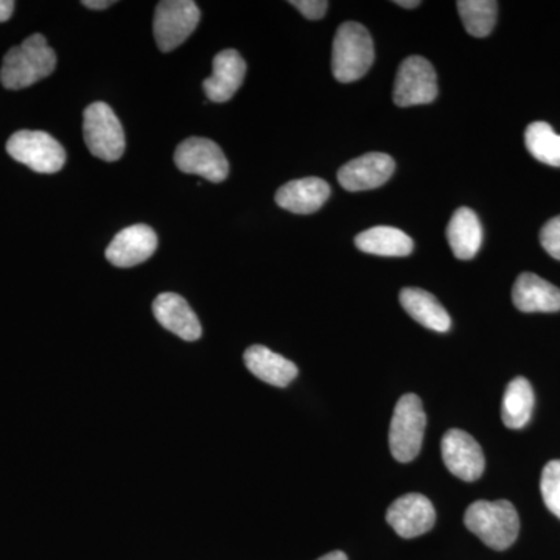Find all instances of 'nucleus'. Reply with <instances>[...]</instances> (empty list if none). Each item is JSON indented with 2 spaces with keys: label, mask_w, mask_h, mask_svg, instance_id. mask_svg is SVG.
Returning a JSON list of instances; mask_svg holds the SVG:
<instances>
[{
  "label": "nucleus",
  "mask_w": 560,
  "mask_h": 560,
  "mask_svg": "<svg viewBox=\"0 0 560 560\" xmlns=\"http://www.w3.org/2000/svg\"><path fill=\"white\" fill-rule=\"evenodd\" d=\"M534 410V390L526 378H514L508 385L501 407L504 425L511 430H521L529 422Z\"/></svg>",
  "instance_id": "nucleus-22"
},
{
  "label": "nucleus",
  "mask_w": 560,
  "mask_h": 560,
  "mask_svg": "<svg viewBox=\"0 0 560 560\" xmlns=\"http://www.w3.org/2000/svg\"><path fill=\"white\" fill-rule=\"evenodd\" d=\"M540 243L551 257L560 260V215L555 217L541 228Z\"/></svg>",
  "instance_id": "nucleus-26"
},
{
  "label": "nucleus",
  "mask_w": 560,
  "mask_h": 560,
  "mask_svg": "<svg viewBox=\"0 0 560 560\" xmlns=\"http://www.w3.org/2000/svg\"><path fill=\"white\" fill-rule=\"evenodd\" d=\"M316 560H349L348 556L342 551H331L329 555L320 556L319 559Z\"/></svg>",
  "instance_id": "nucleus-30"
},
{
  "label": "nucleus",
  "mask_w": 560,
  "mask_h": 560,
  "mask_svg": "<svg viewBox=\"0 0 560 560\" xmlns=\"http://www.w3.org/2000/svg\"><path fill=\"white\" fill-rule=\"evenodd\" d=\"M7 151L13 160L27 165L33 172L50 175L60 172L66 164V151L61 143L44 131L14 132L7 142Z\"/></svg>",
  "instance_id": "nucleus-6"
},
{
  "label": "nucleus",
  "mask_w": 560,
  "mask_h": 560,
  "mask_svg": "<svg viewBox=\"0 0 560 560\" xmlns=\"http://www.w3.org/2000/svg\"><path fill=\"white\" fill-rule=\"evenodd\" d=\"M357 248L366 254L382 257H407L415 249V243L404 231L390 226H375L355 237Z\"/></svg>",
  "instance_id": "nucleus-21"
},
{
  "label": "nucleus",
  "mask_w": 560,
  "mask_h": 560,
  "mask_svg": "<svg viewBox=\"0 0 560 560\" xmlns=\"http://www.w3.org/2000/svg\"><path fill=\"white\" fill-rule=\"evenodd\" d=\"M427 416L416 394H405L397 401L389 427V448L399 463H410L419 455L425 434Z\"/></svg>",
  "instance_id": "nucleus-4"
},
{
  "label": "nucleus",
  "mask_w": 560,
  "mask_h": 560,
  "mask_svg": "<svg viewBox=\"0 0 560 560\" xmlns=\"http://www.w3.org/2000/svg\"><path fill=\"white\" fill-rule=\"evenodd\" d=\"M201 11L194 0H162L154 13V39L161 51L179 47L200 24Z\"/></svg>",
  "instance_id": "nucleus-7"
},
{
  "label": "nucleus",
  "mask_w": 560,
  "mask_h": 560,
  "mask_svg": "<svg viewBox=\"0 0 560 560\" xmlns=\"http://www.w3.org/2000/svg\"><path fill=\"white\" fill-rule=\"evenodd\" d=\"M400 304L412 319L427 329L442 334L452 327L451 315L429 291L404 289L400 291Z\"/></svg>",
  "instance_id": "nucleus-20"
},
{
  "label": "nucleus",
  "mask_w": 560,
  "mask_h": 560,
  "mask_svg": "<svg viewBox=\"0 0 560 560\" xmlns=\"http://www.w3.org/2000/svg\"><path fill=\"white\" fill-rule=\"evenodd\" d=\"M456 7L464 27L475 38H485L495 27L499 3L493 0H459Z\"/></svg>",
  "instance_id": "nucleus-23"
},
{
  "label": "nucleus",
  "mask_w": 560,
  "mask_h": 560,
  "mask_svg": "<svg viewBox=\"0 0 560 560\" xmlns=\"http://www.w3.org/2000/svg\"><path fill=\"white\" fill-rule=\"evenodd\" d=\"M81 3L90 10H106L116 2L113 0H83Z\"/></svg>",
  "instance_id": "nucleus-29"
},
{
  "label": "nucleus",
  "mask_w": 560,
  "mask_h": 560,
  "mask_svg": "<svg viewBox=\"0 0 560 560\" xmlns=\"http://www.w3.org/2000/svg\"><path fill=\"white\" fill-rule=\"evenodd\" d=\"M245 364L259 381L278 388H285L298 377V366L293 361L265 346H250L245 352Z\"/></svg>",
  "instance_id": "nucleus-18"
},
{
  "label": "nucleus",
  "mask_w": 560,
  "mask_h": 560,
  "mask_svg": "<svg viewBox=\"0 0 560 560\" xmlns=\"http://www.w3.org/2000/svg\"><path fill=\"white\" fill-rule=\"evenodd\" d=\"M330 197V186L320 178H302L287 183L276 194L279 208L308 215L318 212Z\"/></svg>",
  "instance_id": "nucleus-16"
},
{
  "label": "nucleus",
  "mask_w": 560,
  "mask_h": 560,
  "mask_svg": "<svg viewBox=\"0 0 560 560\" xmlns=\"http://www.w3.org/2000/svg\"><path fill=\"white\" fill-rule=\"evenodd\" d=\"M83 136L88 149L98 160L114 162L124 156V127L106 103L95 102L84 109Z\"/></svg>",
  "instance_id": "nucleus-5"
},
{
  "label": "nucleus",
  "mask_w": 560,
  "mask_h": 560,
  "mask_svg": "<svg viewBox=\"0 0 560 560\" xmlns=\"http://www.w3.org/2000/svg\"><path fill=\"white\" fill-rule=\"evenodd\" d=\"M154 318L164 329L172 331L184 341L200 340V319L191 311L189 302L176 293H162L153 302Z\"/></svg>",
  "instance_id": "nucleus-15"
},
{
  "label": "nucleus",
  "mask_w": 560,
  "mask_h": 560,
  "mask_svg": "<svg viewBox=\"0 0 560 560\" xmlns=\"http://www.w3.org/2000/svg\"><path fill=\"white\" fill-rule=\"evenodd\" d=\"M515 307L525 313H555L560 311V290L533 272H523L512 289Z\"/></svg>",
  "instance_id": "nucleus-17"
},
{
  "label": "nucleus",
  "mask_w": 560,
  "mask_h": 560,
  "mask_svg": "<svg viewBox=\"0 0 560 560\" xmlns=\"http://www.w3.org/2000/svg\"><path fill=\"white\" fill-rule=\"evenodd\" d=\"M540 490L548 510L560 518V459L551 460L545 466Z\"/></svg>",
  "instance_id": "nucleus-25"
},
{
  "label": "nucleus",
  "mask_w": 560,
  "mask_h": 560,
  "mask_svg": "<svg viewBox=\"0 0 560 560\" xmlns=\"http://www.w3.org/2000/svg\"><path fill=\"white\" fill-rule=\"evenodd\" d=\"M441 451L445 466L459 480L477 481L485 471V453L480 444L466 431H447L442 438Z\"/></svg>",
  "instance_id": "nucleus-10"
},
{
  "label": "nucleus",
  "mask_w": 560,
  "mask_h": 560,
  "mask_svg": "<svg viewBox=\"0 0 560 560\" xmlns=\"http://www.w3.org/2000/svg\"><path fill=\"white\" fill-rule=\"evenodd\" d=\"M526 149L541 164L560 167V136L547 121H534L525 131Z\"/></svg>",
  "instance_id": "nucleus-24"
},
{
  "label": "nucleus",
  "mask_w": 560,
  "mask_h": 560,
  "mask_svg": "<svg viewBox=\"0 0 560 560\" xmlns=\"http://www.w3.org/2000/svg\"><path fill=\"white\" fill-rule=\"evenodd\" d=\"M246 75V62L237 50H223L213 58V73L205 80L206 97L213 103L230 102L241 90Z\"/></svg>",
  "instance_id": "nucleus-14"
},
{
  "label": "nucleus",
  "mask_w": 560,
  "mask_h": 560,
  "mask_svg": "<svg viewBox=\"0 0 560 560\" xmlns=\"http://www.w3.org/2000/svg\"><path fill=\"white\" fill-rule=\"evenodd\" d=\"M290 5L304 14L307 20L318 21L329 9L327 0H291Z\"/></svg>",
  "instance_id": "nucleus-27"
},
{
  "label": "nucleus",
  "mask_w": 560,
  "mask_h": 560,
  "mask_svg": "<svg viewBox=\"0 0 560 560\" xmlns=\"http://www.w3.org/2000/svg\"><path fill=\"white\" fill-rule=\"evenodd\" d=\"M374 62V43L359 22H346L338 28L331 50V72L340 83H352L366 75Z\"/></svg>",
  "instance_id": "nucleus-3"
},
{
  "label": "nucleus",
  "mask_w": 560,
  "mask_h": 560,
  "mask_svg": "<svg viewBox=\"0 0 560 560\" xmlns=\"http://www.w3.org/2000/svg\"><path fill=\"white\" fill-rule=\"evenodd\" d=\"M158 249L156 232L147 224H135L120 231L106 248V259L117 268L143 264Z\"/></svg>",
  "instance_id": "nucleus-13"
},
{
  "label": "nucleus",
  "mask_w": 560,
  "mask_h": 560,
  "mask_svg": "<svg viewBox=\"0 0 560 560\" xmlns=\"http://www.w3.org/2000/svg\"><path fill=\"white\" fill-rule=\"evenodd\" d=\"M464 523L470 533L497 551L508 550L521 530L517 511L506 500L475 501L467 508Z\"/></svg>",
  "instance_id": "nucleus-2"
},
{
  "label": "nucleus",
  "mask_w": 560,
  "mask_h": 560,
  "mask_svg": "<svg viewBox=\"0 0 560 560\" xmlns=\"http://www.w3.org/2000/svg\"><path fill=\"white\" fill-rule=\"evenodd\" d=\"M13 11V0H0V22L9 21Z\"/></svg>",
  "instance_id": "nucleus-28"
},
{
  "label": "nucleus",
  "mask_w": 560,
  "mask_h": 560,
  "mask_svg": "<svg viewBox=\"0 0 560 560\" xmlns=\"http://www.w3.org/2000/svg\"><path fill=\"white\" fill-rule=\"evenodd\" d=\"M447 241L456 259L470 260L477 256L482 245V226L474 210L460 208L453 213Z\"/></svg>",
  "instance_id": "nucleus-19"
},
{
  "label": "nucleus",
  "mask_w": 560,
  "mask_h": 560,
  "mask_svg": "<svg viewBox=\"0 0 560 560\" xmlns=\"http://www.w3.org/2000/svg\"><path fill=\"white\" fill-rule=\"evenodd\" d=\"M386 522L404 539H415L429 533L436 523V511L427 497L407 493L390 504Z\"/></svg>",
  "instance_id": "nucleus-11"
},
{
  "label": "nucleus",
  "mask_w": 560,
  "mask_h": 560,
  "mask_svg": "<svg viewBox=\"0 0 560 560\" xmlns=\"http://www.w3.org/2000/svg\"><path fill=\"white\" fill-rule=\"evenodd\" d=\"M175 164L180 172L198 175L210 183H223L230 175V162L213 140L190 138L179 143Z\"/></svg>",
  "instance_id": "nucleus-9"
},
{
  "label": "nucleus",
  "mask_w": 560,
  "mask_h": 560,
  "mask_svg": "<svg viewBox=\"0 0 560 560\" xmlns=\"http://www.w3.org/2000/svg\"><path fill=\"white\" fill-rule=\"evenodd\" d=\"M393 97L400 108L434 102L438 97V77L431 62L418 55L401 62Z\"/></svg>",
  "instance_id": "nucleus-8"
},
{
  "label": "nucleus",
  "mask_w": 560,
  "mask_h": 560,
  "mask_svg": "<svg viewBox=\"0 0 560 560\" xmlns=\"http://www.w3.org/2000/svg\"><path fill=\"white\" fill-rule=\"evenodd\" d=\"M396 5L404 7V9H416L420 5L419 0H397Z\"/></svg>",
  "instance_id": "nucleus-31"
},
{
  "label": "nucleus",
  "mask_w": 560,
  "mask_h": 560,
  "mask_svg": "<svg viewBox=\"0 0 560 560\" xmlns=\"http://www.w3.org/2000/svg\"><path fill=\"white\" fill-rule=\"evenodd\" d=\"M57 54L43 35L28 36L21 46L5 55L0 70L3 88L11 91L25 90L54 73Z\"/></svg>",
  "instance_id": "nucleus-1"
},
{
  "label": "nucleus",
  "mask_w": 560,
  "mask_h": 560,
  "mask_svg": "<svg viewBox=\"0 0 560 560\" xmlns=\"http://www.w3.org/2000/svg\"><path fill=\"white\" fill-rule=\"evenodd\" d=\"M396 171V162L389 154L368 153L342 165L338 172V183L349 191L377 189L388 183Z\"/></svg>",
  "instance_id": "nucleus-12"
}]
</instances>
